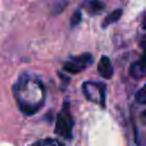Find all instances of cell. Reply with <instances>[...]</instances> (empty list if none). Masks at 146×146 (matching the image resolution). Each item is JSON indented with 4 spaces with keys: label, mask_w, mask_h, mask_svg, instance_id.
Wrapping results in <instances>:
<instances>
[{
    "label": "cell",
    "mask_w": 146,
    "mask_h": 146,
    "mask_svg": "<svg viewBox=\"0 0 146 146\" xmlns=\"http://www.w3.org/2000/svg\"><path fill=\"white\" fill-rule=\"evenodd\" d=\"M73 123L74 122L70 111V103L64 102V105L57 115V120L55 124V133L65 139H71Z\"/></svg>",
    "instance_id": "obj_1"
},
{
    "label": "cell",
    "mask_w": 146,
    "mask_h": 146,
    "mask_svg": "<svg viewBox=\"0 0 146 146\" xmlns=\"http://www.w3.org/2000/svg\"><path fill=\"white\" fill-rule=\"evenodd\" d=\"M86 98L92 103H98L102 107H105L106 103V87L100 82H84L82 86Z\"/></svg>",
    "instance_id": "obj_2"
},
{
    "label": "cell",
    "mask_w": 146,
    "mask_h": 146,
    "mask_svg": "<svg viewBox=\"0 0 146 146\" xmlns=\"http://www.w3.org/2000/svg\"><path fill=\"white\" fill-rule=\"evenodd\" d=\"M94 63V57L91 54H82L79 56L71 57L67 62L63 64V70L70 74H76L87 67H89Z\"/></svg>",
    "instance_id": "obj_3"
},
{
    "label": "cell",
    "mask_w": 146,
    "mask_h": 146,
    "mask_svg": "<svg viewBox=\"0 0 146 146\" xmlns=\"http://www.w3.org/2000/svg\"><path fill=\"white\" fill-rule=\"evenodd\" d=\"M98 73L100 74L102 78L105 79H111L113 75V65L111 63V59L107 56H102L99 62H98V66H97Z\"/></svg>",
    "instance_id": "obj_4"
},
{
    "label": "cell",
    "mask_w": 146,
    "mask_h": 146,
    "mask_svg": "<svg viewBox=\"0 0 146 146\" xmlns=\"http://www.w3.org/2000/svg\"><path fill=\"white\" fill-rule=\"evenodd\" d=\"M83 7L90 15H99L105 8L104 3L99 0H88L87 2H84Z\"/></svg>",
    "instance_id": "obj_5"
},
{
    "label": "cell",
    "mask_w": 146,
    "mask_h": 146,
    "mask_svg": "<svg viewBox=\"0 0 146 146\" xmlns=\"http://www.w3.org/2000/svg\"><path fill=\"white\" fill-rule=\"evenodd\" d=\"M121 15H122V9H115V10H113L112 13H110L106 17H105V19H104V22H103V27L105 29V27H107L108 25H111V24H113V23H115V22H117L120 18H121Z\"/></svg>",
    "instance_id": "obj_6"
},
{
    "label": "cell",
    "mask_w": 146,
    "mask_h": 146,
    "mask_svg": "<svg viewBox=\"0 0 146 146\" xmlns=\"http://www.w3.org/2000/svg\"><path fill=\"white\" fill-rule=\"evenodd\" d=\"M135 99H136L137 103H139V104H141V105L146 104V84H145L143 88H140V89L136 92Z\"/></svg>",
    "instance_id": "obj_7"
},
{
    "label": "cell",
    "mask_w": 146,
    "mask_h": 146,
    "mask_svg": "<svg viewBox=\"0 0 146 146\" xmlns=\"http://www.w3.org/2000/svg\"><path fill=\"white\" fill-rule=\"evenodd\" d=\"M81 19H82L81 11H80V10H75V11L73 13L72 17H71V21H70V25H71V27L76 26V25L81 22Z\"/></svg>",
    "instance_id": "obj_8"
},
{
    "label": "cell",
    "mask_w": 146,
    "mask_h": 146,
    "mask_svg": "<svg viewBox=\"0 0 146 146\" xmlns=\"http://www.w3.org/2000/svg\"><path fill=\"white\" fill-rule=\"evenodd\" d=\"M140 46H141V48L144 49V51H145V56H146V35L143 36L141 42H140Z\"/></svg>",
    "instance_id": "obj_9"
},
{
    "label": "cell",
    "mask_w": 146,
    "mask_h": 146,
    "mask_svg": "<svg viewBox=\"0 0 146 146\" xmlns=\"http://www.w3.org/2000/svg\"><path fill=\"white\" fill-rule=\"evenodd\" d=\"M141 62H143V64H144V67H145V73H146V56H144V57L141 58Z\"/></svg>",
    "instance_id": "obj_10"
},
{
    "label": "cell",
    "mask_w": 146,
    "mask_h": 146,
    "mask_svg": "<svg viewBox=\"0 0 146 146\" xmlns=\"http://www.w3.org/2000/svg\"><path fill=\"white\" fill-rule=\"evenodd\" d=\"M143 27H144V29L146 30V18L144 19V24H143Z\"/></svg>",
    "instance_id": "obj_11"
},
{
    "label": "cell",
    "mask_w": 146,
    "mask_h": 146,
    "mask_svg": "<svg viewBox=\"0 0 146 146\" xmlns=\"http://www.w3.org/2000/svg\"><path fill=\"white\" fill-rule=\"evenodd\" d=\"M143 116H144V119L146 120V110H145V111L143 112Z\"/></svg>",
    "instance_id": "obj_12"
}]
</instances>
